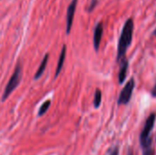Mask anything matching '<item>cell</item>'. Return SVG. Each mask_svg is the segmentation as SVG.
Instances as JSON below:
<instances>
[{
	"label": "cell",
	"instance_id": "obj_1",
	"mask_svg": "<svg viewBox=\"0 0 156 155\" xmlns=\"http://www.w3.org/2000/svg\"><path fill=\"white\" fill-rule=\"evenodd\" d=\"M134 24L132 18L126 20L118 43V51H117V60H121L124 56L125 53L130 47L132 40H133V34Z\"/></svg>",
	"mask_w": 156,
	"mask_h": 155
},
{
	"label": "cell",
	"instance_id": "obj_2",
	"mask_svg": "<svg viewBox=\"0 0 156 155\" xmlns=\"http://www.w3.org/2000/svg\"><path fill=\"white\" fill-rule=\"evenodd\" d=\"M156 114L154 112H153L152 114H150V116L147 118L144 127L141 132L140 135V143L142 147L144 149H148L151 148L152 146V137H150V133L154 126V122H155Z\"/></svg>",
	"mask_w": 156,
	"mask_h": 155
},
{
	"label": "cell",
	"instance_id": "obj_3",
	"mask_svg": "<svg viewBox=\"0 0 156 155\" xmlns=\"http://www.w3.org/2000/svg\"><path fill=\"white\" fill-rule=\"evenodd\" d=\"M21 77H22V69H21L20 65H17L13 75H12V77L9 79V82L7 83L5 89V92H4L3 98H2L3 101L5 100L8 98V96L11 94V92L18 86L20 79H21Z\"/></svg>",
	"mask_w": 156,
	"mask_h": 155
},
{
	"label": "cell",
	"instance_id": "obj_4",
	"mask_svg": "<svg viewBox=\"0 0 156 155\" xmlns=\"http://www.w3.org/2000/svg\"><path fill=\"white\" fill-rule=\"evenodd\" d=\"M134 86H135V82H134V79L132 78L127 82V84L125 85V87L122 89V90L120 93V96L118 99V104L119 105H125V104L129 103V101L131 100L132 95H133Z\"/></svg>",
	"mask_w": 156,
	"mask_h": 155
},
{
	"label": "cell",
	"instance_id": "obj_5",
	"mask_svg": "<svg viewBox=\"0 0 156 155\" xmlns=\"http://www.w3.org/2000/svg\"><path fill=\"white\" fill-rule=\"evenodd\" d=\"M76 6H77V0H72L70 5H69L68 11H67V34H69L74 19V15L76 11Z\"/></svg>",
	"mask_w": 156,
	"mask_h": 155
},
{
	"label": "cell",
	"instance_id": "obj_6",
	"mask_svg": "<svg viewBox=\"0 0 156 155\" xmlns=\"http://www.w3.org/2000/svg\"><path fill=\"white\" fill-rule=\"evenodd\" d=\"M102 34H103V25L101 22H100L95 26L94 33H93V46H94V48L96 51L99 50L101 41V37H102Z\"/></svg>",
	"mask_w": 156,
	"mask_h": 155
},
{
	"label": "cell",
	"instance_id": "obj_7",
	"mask_svg": "<svg viewBox=\"0 0 156 155\" xmlns=\"http://www.w3.org/2000/svg\"><path fill=\"white\" fill-rule=\"evenodd\" d=\"M128 67H129V61L127 60V58H122L121 59V68H120V71H119V83L120 84L123 83L126 79Z\"/></svg>",
	"mask_w": 156,
	"mask_h": 155
},
{
	"label": "cell",
	"instance_id": "obj_8",
	"mask_svg": "<svg viewBox=\"0 0 156 155\" xmlns=\"http://www.w3.org/2000/svg\"><path fill=\"white\" fill-rule=\"evenodd\" d=\"M66 51H67V47H66V45H64L62 48L59 58H58V66H57V69H56V73H55V78H57L58 76V74L63 67V64H64V61L66 58Z\"/></svg>",
	"mask_w": 156,
	"mask_h": 155
},
{
	"label": "cell",
	"instance_id": "obj_9",
	"mask_svg": "<svg viewBox=\"0 0 156 155\" xmlns=\"http://www.w3.org/2000/svg\"><path fill=\"white\" fill-rule=\"evenodd\" d=\"M48 54H46L45 57H44V58H43V60H42V62H41V64H40V66H39V68H38V69L37 70V72L35 74L34 79H39L42 76V74L44 73V70H45L46 66H47V63H48Z\"/></svg>",
	"mask_w": 156,
	"mask_h": 155
},
{
	"label": "cell",
	"instance_id": "obj_10",
	"mask_svg": "<svg viewBox=\"0 0 156 155\" xmlns=\"http://www.w3.org/2000/svg\"><path fill=\"white\" fill-rule=\"evenodd\" d=\"M93 103H94L95 108H99L101 103V91L100 90H96V91H95Z\"/></svg>",
	"mask_w": 156,
	"mask_h": 155
},
{
	"label": "cell",
	"instance_id": "obj_11",
	"mask_svg": "<svg viewBox=\"0 0 156 155\" xmlns=\"http://www.w3.org/2000/svg\"><path fill=\"white\" fill-rule=\"evenodd\" d=\"M49 106H50V100H47L46 102H44V103L41 105L39 111H38V115H39V116H42L43 114H45L46 111L48 110Z\"/></svg>",
	"mask_w": 156,
	"mask_h": 155
},
{
	"label": "cell",
	"instance_id": "obj_12",
	"mask_svg": "<svg viewBox=\"0 0 156 155\" xmlns=\"http://www.w3.org/2000/svg\"><path fill=\"white\" fill-rule=\"evenodd\" d=\"M144 155H155V153L153 148H148L144 150Z\"/></svg>",
	"mask_w": 156,
	"mask_h": 155
},
{
	"label": "cell",
	"instance_id": "obj_13",
	"mask_svg": "<svg viewBox=\"0 0 156 155\" xmlns=\"http://www.w3.org/2000/svg\"><path fill=\"white\" fill-rule=\"evenodd\" d=\"M110 155H119V146H115L110 153Z\"/></svg>",
	"mask_w": 156,
	"mask_h": 155
},
{
	"label": "cell",
	"instance_id": "obj_14",
	"mask_svg": "<svg viewBox=\"0 0 156 155\" xmlns=\"http://www.w3.org/2000/svg\"><path fill=\"white\" fill-rule=\"evenodd\" d=\"M97 1L98 0H91V3H90V5L89 7V11H92L95 7V5H97Z\"/></svg>",
	"mask_w": 156,
	"mask_h": 155
},
{
	"label": "cell",
	"instance_id": "obj_15",
	"mask_svg": "<svg viewBox=\"0 0 156 155\" xmlns=\"http://www.w3.org/2000/svg\"><path fill=\"white\" fill-rule=\"evenodd\" d=\"M153 95H154V96H156V86L155 88H154V91H153Z\"/></svg>",
	"mask_w": 156,
	"mask_h": 155
},
{
	"label": "cell",
	"instance_id": "obj_16",
	"mask_svg": "<svg viewBox=\"0 0 156 155\" xmlns=\"http://www.w3.org/2000/svg\"><path fill=\"white\" fill-rule=\"evenodd\" d=\"M128 155H133V152L132 150H130V151H129V153H128Z\"/></svg>",
	"mask_w": 156,
	"mask_h": 155
},
{
	"label": "cell",
	"instance_id": "obj_17",
	"mask_svg": "<svg viewBox=\"0 0 156 155\" xmlns=\"http://www.w3.org/2000/svg\"><path fill=\"white\" fill-rule=\"evenodd\" d=\"M154 35L156 37V28H155V30H154Z\"/></svg>",
	"mask_w": 156,
	"mask_h": 155
}]
</instances>
